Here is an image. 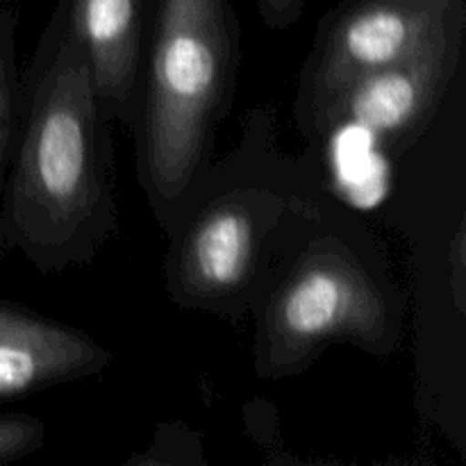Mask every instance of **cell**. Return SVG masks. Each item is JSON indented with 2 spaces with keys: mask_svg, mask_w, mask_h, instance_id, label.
Returning a JSON list of instances; mask_svg holds the SVG:
<instances>
[{
  "mask_svg": "<svg viewBox=\"0 0 466 466\" xmlns=\"http://www.w3.org/2000/svg\"><path fill=\"white\" fill-rule=\"evenodd\" d=\"M112 114L80 39L57 5L23 80V109L3 185L0 255L41 273L85 267L118 232Z\"/></svg>",
  "mask_w": 466,
  "mask_h": 466,
  "instance_id": "6da1fadb",
  "label": "cell"
},
{
  "mask_svg": "<svg viewBox=\"0 0 466 466\" xmlns=\"http://www.w3.org/2000/svg\"><path fill=\"white\" fill-rule=\"evenodd\" d=\"M237 62L239 27L230 0L155 3L135 135L141 187L167 235L208 176Z\"/></svg>",
  "mask_w": 466,
  "mask_h": 466,
  "instance_id": "7a4b0ae2",
  "label": "cell"
},
{
  "mask_svg": "<svg viewBox=\"0 0 466 466\" xmlns=\"http://www.w3.org/2000/svg\"><path fill=\"white\" fill-rule=\"evenodd\" d=\"M399 339V303L390 287L339 237H317L262 305L255 371L268 380L296 376L335 344L387 358Z\"/></svg>",
  "mask_w": 466,
  "mask_h": 466,
  "instance_id": "3957f363",
  "label": "cell"
},
{
  "mask_svg": "<svg viewBox=\"0 0 466 466\" xmlns=\"http://www.w3.org/2000/svg\"><path fill=\"white\" fill-rule=\"evenodd\" d=\"M317 212L264 187H235L209 198L168 230L167 289L176 305L223 317H241L271 262L285 223Z\"/></svg>",
  "mask_w": 466,
  "mask_h": 466,
  "instance_id": "277c9868",
  "label": "cell"
},
{
  "mask_svg": "<svg viewBox=\"0 0 466 466\" xmlns=\"http://www.w3.org/2000/svg\"><path fill=\"white\" fill-rule=\"evenodd\" d=\"M466 21V0H349L319 27L300 80L299 121L305 130L360 77L394 66Z\"/></svg>",
  "mask_w": 466,
  "mask_h": 466,
  "instance_id": "5b68a950",
  "label": "cell"
},
{
  "mask_svg": "<svg viewBox=\"0 0 466 466\" xmlns=\"http://www.w3.org/2000/svg\"><path fill=\"white\" fill-rule=\"evenodd\" d=\"M462 46L460 23L412 57L350 82L308 132L321 139L362 132L382 153L400 155L431 126L460 68Z\"/></svg>",
  "mask_w": 466,
  "mask_h": 466,
  "instance_id": "8992f818",
  "label": "cell"
},
{
  "mask_svg": "<svg viewBox=\"0 0 466 466\" xmlns=\"http://www.w3.org/2000/svg\"><path fill=\"white\" fill-rule=\"evenodd\" d=\"M112 353L86 332L0 300V400L91 378Z\"/></svg>",
  "mask_w": 466,
  "mask_h": 466,
  "instance_id": "52a82bcc",
  "label": "cell"
},
{
  "mask_svg": "<svg viewBox=\"0 0 466 466\" xmlns=\"http://www.w3.org/2000/svg\"><path fill=\"white\" fill-rule=\"evenodd\" d=\"M80 39L96 91L114 121L135 132L144 76L148 0H59Z\"/></svg>",
  "mask_w": 466,
  "mask_h": 466,
  "instance_id": "ba28073f",
  "label": "cell"
},
{
  "mask_svg": "<svg viewBox=\"0 0 466 466\" xmlns=\"http://www.w3.org/2000/svg\"><path fill=\"white\" fill-rule=\"evenodd\" d=\"M23 109V80L16 68V14L0 9V191L12 162Z\"/></svg>",
  "mask_w": 466,
  "mask_h": 466,
  "instance_id": "9c48e42d",
  "label": "cell"
},
{
  "mask_svg": "<svg viewBox=\"0 0 466 466\" xmlns=\"http://www.w3.org/2000/svg\"><path fill=\"white\" fill-rule=\"evenodd\" d=\"M44 441V421L27 414H0V464L30 458Z\"/></svg>",
  "mask_w": 466,
  "mask_h": 466,
  "instance_id": "30bf717a",
  "label": "cell"
},
{
  "mask_svg": "<svg viewBox=\"0 0 466 466\" xmlns=\"http://www.w3.org/2000/svg\"><path fill=\"white\" fill-rule=\"evenodd\" d=\"M264 23L273 30H287L299 21L305 0H258Z\"/></svg>",
  "mask_w": 466,
  "mask_h": 466,
  "instance_id": "8fae6325",
  "label": "cell"
}]
</instances>
